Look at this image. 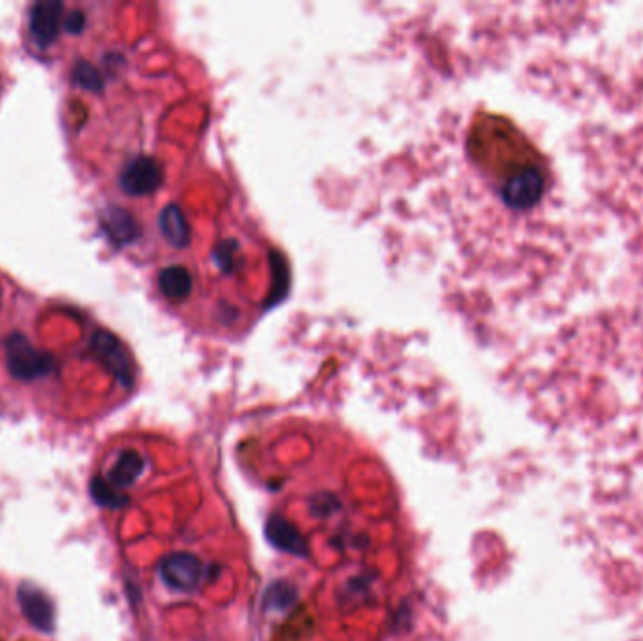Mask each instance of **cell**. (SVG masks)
<instances>
[{
    "mask_svg": "<svg viewBox=\"0 0 643 641\" xmlns=\"http://www.w3.org/2000/svg\"><path fill=\"white\" fill-rule=\"evenodd\" d=\"M91 495L100 506H108V508H119L128 502L126 497H122L115 490H112L110 483L104 478H93Z\"/></svg>",
    "mask_w": 643,
    "mask_h": 641,
    "instance_id": "8992f818",
    "label": "cell"
},
{
    "mask_svg": "<svg viewBox=\"0 0 643 641\" xmlns=\"http://www.w3.org/2000/svg\"><path fill=\"white\" fill-rule=\"evenodd\" d=\"M268 540L280 551H287L292 555H307V542L296 525L288 523L285 518H269L266 523Z\"/></svg>",
    "mask_w": 643,
    "mask_h": 641,
    "instance_id": "277c9868",
    "label": "cell"
},
{
    "mask_svg": "<svg viewBox=\"0 0 643 641\" xmlns=\"http://www.w3.org/2000/svg\"><path fill=\"white\" fill-rule=\"evenodd\" d=\"M161 576L173 591L190 593L201 583V560L192 553H171L161 562Z\"/></svg>",
    "mask_w": 643,
    "mask_h": 641,
    "instance_id": "6da1fadb",
    "label": "cell"
},
{
    "mask_svg": "<svg viewBox=\"0 0 643 641\" xmlns=\"http://www.w3.org/2000/svg\"><path fill=\"white\" fill-rule=\"evenodd\" d=\"M544 192V177L538 170L529 168L508 179L502 187V198L513 209H529L538 203Z\"/></svg>",
    "mask_w": 643,
    "mask_h": 641,
    "instance_id": "3957f363",
    "label": "cell"
},
{
    "mask_svg": "<svg viewBox=\"0 0 643 641\" xmlns=\"http://www.w3.org/2000/svg\"><path fill=\"white\" fill-rule=\"evenodd\" d=\"M143 467H145V461L136 450H124L121 452L113 467L110 469L108 480L115 487H119V490H124V487L134 485V481L141 476Z\"/></svg>",
    "mask_w": 643,
    "mask_h": 641,
    "instance_id": "5b68a950",
    "label": "cell"
},
{
    "mask_svg": "<svg viewBox=\"0 0 643 641\" xmlns=\"http://www.w3.org/2000/svg\"><path fill=\"white\" fill-rule=\"evenodd\" d=\"M17 600L27 621L40 632H54L55 628V606L51 598L36 585L24 581L17 588Z\"/></svg>",
    "mask_w": 643,
    "mask_h": 641,
    "instance_id": "7a4b0ae2",
    "label": "cell"
},
{
    "mask_svg": "<svg viewBox=\"0 0 643 641\" xmlns=\"http://www.w3.org/2000/svg\"><path fill=\"white\" fill-rule=\"evenodd\" d=\"M294 600V588L287 583H277L268 593V606L273 604L275 607H285Z\"/></svg>",
    "mask_w": 643,
    "mask_h": 641,
    "instance_id": "52a82bcc",
    "label": "cell"
}]
</instances>
